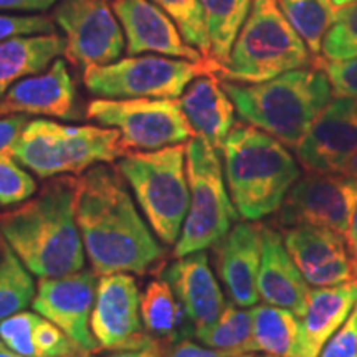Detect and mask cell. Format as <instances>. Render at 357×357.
<instances>
[{
  "label": "cell",
  "instance_id": "cell-31",
  "mask_svg": "<svg viewBox=\"0 0 357 357\" xmlns=\"http://www.w3.org/2000/svg\"><path fill=\"white\" fill-rule=\"evenodd\" d=\"M153 2L171 17L187 43L197 48L204 58L212 61L207 20L200 0H153Z\"/></svg>",
  "mask_w": 357,
  "mask_h": 357
},
{
  "label": "cell",
  "instance_id": "cell-18",
  "mask_svg": "<svg viewBox=\"0 0 357 357\" xmlns=\"http://www.w3.org/2000/svg\"><path fill=\"white\" fill-rule=\"evenodd\" d=\"M263 225L240 222L231 227L217 245V270L231 301L240 307L255 306L258 294V273L261 263Z\"/></svg>",
  "mask_w": 357,
  "mask_h": 357
},
{
  "label": "cell",
  "instance_id": "cell-3",
  "mask_svg": "<svg viewBox=\"0 0 357 357\" xmlns=\"http://www.w3.org/2000/svg\"><path fill=\"white\" fill-rule=\"evenodd\" d=\"M222 86L243 123L293 149L334 96L328 75L316 66L287 71L261 83L222 79Z\"/></svg>",
  "mask_w": 357,
  "mask_h": 357
},
{
  "label": "cell",
  "instance_id": "cell-39",
  "mask_svg": "<svg viewBox=\"0 0 357 357\" xmlns=\"http://www.w3.org/2000/svg\"><path fill=\"white\" fill-rule=\"evenodd\" d=\"M29 121V114L24 113L0 116V155H12L13 146Z\"/></svg>",
  "mask_w": 357,
  "mask_h": 357
},
{
  "label": "cell",
  "instance_id": "cell-30",
  "mask_svg": "<svg viewBox=\"0 0 357 357\" xmlns=\"http://www.w3.org/2000/svg\"><path fill=\"white\" fill-rule=\"evenodd\" d=\"M35 293L30 271L0 235V321L32 305Z\"/></svg>",
  "mask_w": 357,
  "mask_h": 357
},
{
  "label": "cell",
  "instance_id": "cell-25",
  "mask_svg": "<svg viewBox=\"0 0 357 357\" xmlns=\"http://www.w3.org/2000/svg\"><path fill=\"white\" fill-rule=\"evenodd\" d=\"M141 318L146 331L169 346L195 336L194 323L166 280L147 284L141 294Z\"/></svg>",
  "mask_w": 357,
  "mask_h": 357
},
{
  "label": "cell",
  "instance_id": "cell-9",
  "mask_svg": "<svg viewBox=\"0 0 357 357\" xmlns=\"http://www.w3.org/2000/svg\"><path fill=\"white\" fill-rule=\"evenodd\" d=\"M207 73L218 75V66L208 60L129 55L109 65L83 70V83L91 95L109 100H177L195 78Z\"/></svg>",
  "mask_w": 357,
  "mask_h": 357
},
{
  "label": "cell",
  "instance_id": "cell-11",
  "mask_svg": "<svg viewBox=\"0 0 357 357\" xmlns=\"http://www.w3.org/2000/svg\"><path fill=\"white\" fill-rule=\"evenodd\" d=\"M53 20L63 30L66 60L78 68L109 65L121 56L124 32L108 0H61Z\"/></svg>",
  "mask_w": 357,
  "mask_h": 357
},
{
  "label": "cell",
  "instance_id": "cell-37",
  "mask_svg": "<svg viewBox=\"0 0 357 357\" xmlns=\"http://www.w3.org/2000/svg\"><path fill=\"white\" fill-rule=\"evenodd\" d=\"M314 66L328 75L334 96L357 98V56L346 61L318 60Z\"/></svg>",
  "mask_w": 357,
  "mask_h": 357
},
{
  "label": "cell",
  "instance_id": "cell-36",
  "mask_svg": "<svg viewBox=\"0 0 357 357\" xmlns=\"http://www.w3.org/2000/svg\"><path fill=\"white\" fill-rule=\"evenodd\" d=\"M55 32V20L47 15H2L0 13V42Z\"/></svg>",
  "mask_w": 357,
  "mask_h": 357
},
{
  "label": "cell",
  "instance_id": "cell-40",
  "mask_svg": "<svg viewBox=\"0 0 357 357\" xmlns=\"http://www.w3.org/2000/svg\"><path fill=\"white\" fill-rule=\"evenodd\" d=\"M238 352H229V351H218L213 347H202L195 342L184 339V341L177 342V344L171 346L167 352V357H234Z\"/></svg>",
  "mask_w": 357,
  "mask_h": 357
},
{
  "label": "cell",
  "instance_id": "cell-28",
  "mask_svg": "<svg viewBox=\"0 0 357 357\" xmlns=\"http://www.w3.org/2000/svg\"><path fill=\"white\" fill-rule=\"evenodd\" d=\"M278 3L293 29L305 40L316 63L321 58L326 33L331 29L337 12L331 0H278Z\"/></svg>",
  "mask_w": 357,
  "mask_h": 357
},
{
  "label": "cell",
  "instance_id": "cell-32",
  "mask_svg": "<svg viewBox=\"0 0 357 357\" xmlns=\"http://www.w3.org/2000/svg\"><path fill=\"white\" fill-rule=\"evenodd\" d=\"M357 56V0L339 8L326 33L319 60L346 61Z\"/></svg>",
  "mask_w": 357,
  "mask_h": 357
},
{
  "label": "cell",
  "instance_id": "cell-20",
  "mask_svg": "<svg viewBox=\"0 0 357 357\" xmlns=\"http://www.w3.org/2000/svg\"><path fill=\"white\" fill-rule=\"evenodd\" d=\"M164 280L171 284L176 298L185 307L195 331L215 323L227 305L204 252L176 258V261L164 270Z\"/></svg>",
  "mask_w": 357,
  "mask_h": 357
},
{
  "label": "cell",
  "instance_id": "cell-49",
  "mask_svg": "<svg viewBox=\"0 0 357 357\" xmlns=\"http://www.w3.org/2000/svg\"><path fill=\"white\" fill-rule=\"evenodd\" d=\"M243 357H253V356H252V352H248V354H245Z\"/></svg>",
  "mask_w": 357,
  "mask_h": 357
},
{
  "label": "cell",
  "instance_id": "cell-47",
  "mask_svg": "<svg viewBox=\"0 0 357 357\" xmlns=\"http://www.w3.org/2000/svg\"><path fill=\"white\" fill-rule=\"evenodd\" d=\"M6 114H13V113L7 106V102L3 100H0V116H6Z\"/></svg>",
  "mask_w": 357,
  "mask_h": 357
},
{
  "label": "cell",
  "instance_id": "cell-19",
  "mask_svg": "<svg viewBox=\"0 0 357 357\" xmlns=\"http://www.w3.org/2000/svg\"><path fill=\"white\" fill-rule=\"evenodd\" d=\"M310 283L289 255L283 235L263 227L261 263L258 273V294L266 305L293 311L298 318L305 314L310 298Z\"/></svg>",
  "mask_w": 357,
  "mask_h": 357
},
{
  "label": "cell",
  "instance_id": "cell-13",
  "mask_svg": "<svg viewBox=\"0 0 357 357\" xmlns=\"http://www.w3.org/2000/svg\"><path fill=\"white\" fill-rule=\"evenodd\" d=\"M89 323L102 351H139L169 346L146 331L141 318L139 288L136 278L129 273L100 276Z\"/></svg>",
  "mask_w": 357,
  "mask_h": 357
},
{
  "label": "cell",
  "instance_id": "cell-38",
  "mask_svg": "<svg viewBox=\"0 0 357 357\" xmlns=\"http://www.w3.org/2000/svg\"><path fill=\"white\" fill-rule=\"evenodd\" d=\"M318 357H357V303L344 324L328 339Z\"/></svg>",
  "mask_w": 357,
  "mask_h": 357
},
{
  "label": "cell",
  "instance_id": "cell-14",
  "mask_svg": "<svg viewBox=\"0 0 357 357\" xmlns=\"http://www.w3.org/2000/svg\"><path fill=\"white\" fill-rule=\"evenodd\" d=\"M98 280L100 275L95 270H82L60 278H40L32 301L35 312L56 324L86 356L100 349L89 323Z\"/></svg>",
  "mask_w": 357,
  "mask_h": 357
},
{
  "label": "cell",
  "instance_id": "cell-1",
  "mask_svg": "<svg viewBox=\"0 0 357 357\" xmlns=\"http://www.w3.org/2000/svg\"><path fill=\"white\" fill-rule=\"evenodd\" d=\"M75 211L84 253L100 276L144 275L166 253L137 212L118 169L100 164L82 172Z\"/></svg>",
  "mask_w": 357,
  "mask_h": 357
},
{
  "label": "cell",
  "instance_id": "cell-41",
  "mask_svg": "<svg viewBox=\"0 0 357 357\" xmlns=\"http://www.w3.org/2000/svg\"><path fill=\"white\" fill-rule=\"evenodd\" d=\"M61 0H0V10L8 12H47Z\"/></svg>",
  "mask_w": 357,
  "mask_h": 357
},
{
  "label": "cell",
  "instance_id": "cell-48",
  "mask_svg": "<svg viewBox=\"0 0 357 357\" xmlns=\"http://www.w3.org/2000/svg\"><path fill=\"white\" fill-rule=\"evenodd\" d=\"M354 273H356V280H357V260H354Z\"/></svg>",
  "mask_w": 357,
  "mask_h": 357
},
{
  "label": "cell",
  "instance_id": "cell-45",
  "mask_svg": "<svg viewBox=\"0 0 357 357\" xmlns=\"http://www.w3.org/2000/svg\"><path fill=\"white\" fill-rule=\"evenodd\" d=\"M0 357H26V356L17 354V352H13L10 347H7L2 341H0Z\"/></svg>",
  "mask_w": 357,
  "mask_h": 357
},
{
  "label": "cell",
  "instance_id": "cell-23",
  "mask_svg": "<svg viewBox=\"0 0 357 357\" xmlns=\"http://www.w3.org/2000/svg\"><path fill=\"white\" fill-rule=\"evenodd\" d=\"M357 303V280L336 287L312 288L301 316V346L298 357H318L328 339L344 324Z\"/></svg>",
  "mask_w": 357,
  "mask_h": 357
},
{
  "label": "cell",
  "instance_id": "cell-6",
  "mask_svg": "<svg viewBox=\"0 0 357 357\" xmlns=\"http://www.w3.org/2000/svg\"><path fill=\"white\" fill-rule=\"evenodd\" d=\"M129 151L121 132L106 126H66L50 119L26 123L12 155L42 178L82 174L98 162H113Z\"/></svg>",
  "mask_w": 357,
  "mask_h": 357
},
{
  "label": "cell",
  "instance_id": "cell-33",
  "mask_svg": "<svg viewBox=\"0 0 357 357\" xmlns=\"http://www.w3.org/2000/svg\"><path fill=\"white\" fill-rule=\"evenodd\" d=\"M15 160L13 155H0V205L2 207L19 205L37 192V182Z\"/></svg>",
  "mask_w": 357,
  "mask_h": 357
},
{
  "label": "cell",
  "instance_id": "cell-44",
  "mask_svg": "<svg viewBox=\"0 0 357 357\" xmlns=\"http://www.w3.org/2000/svg\"><path fill=\"white\" fill-rule=\"evenodd\" d=\"M341 174H346V176L356 177L357 178V153L352 155V158L344 164V167L339 171Z\"/></svg>",
  "mask_w": 357,
  "mask_h": 357
},
{
  "label": "cell",
  "instance_id": "cell-10",
  "mask_svg": "<svg viewBox=\"0 0 357 357\" xmlns=\"http://www.w3.org/2000/svg\"><path fill=\"white\" fill-rule=\"evenodd\" d=\"M86 114L101 126L118 129L129 153L158 151L167 146L184 144L195 136L181 108L178 98H98L89 102Z\"/></svg>",
  "mask_w": 357,
  "mask_h": 357
},
{
  "label": "cell",
  "instance_id": "cell-35",
  "mask_svg": "<svg viewBox=\"0 0 357 357\" xmlns=\"http://www.w3.org/2000/svg\"><path fill=\"white\" fill-rule=\"evenodd\" d=\"M33 344L37 357H88L56 324L43 319V316L35 326Z\"/></svg>",
  "mask_w": 357,
  "mask_h": 357
},
{
  "label": "cell",
  "instance_id": "cell-17",
  "mask_svg": "<svg viewBox=\"0 0 357 357\" xmlns=\"http://www.w3.org/2000/svg\"><path fill=\"white\" fill-rule=\"evenodd\" d=\"M113 10L126 35L131 56L153 52L190 61L207 60L185 42L174 20L153 0H113Z\"/></svg>",
  "mask_w": 357,
  "mask_h": 357
},
{
  "label": "cell",
  "instance_id": "cell-46",
  "mask_svg": "<svg viewBox=\"0 0 357 357\" xmlns=\"http://www.w3.org/2000/svg\"><path fill=\"white\" fill-rule=\"evenodd\" d=\"M356 2V0H331L333 7L336 8V10H339V8H342L344 6H347V3H352Z\"/></svg>",
  "mask_w": 357,
  "mask_h": 357
},
{
  "label": "cell",
  "instance_id": "cell-27",
  "mask_svg": "<svg viewBox=\"0 0 357 357\" xmlns=\"http://www.w3.org/2000/svg\"><path fill=\"white\" fill-rule=\"evenodd\" d=\"M211 40V60L218 71L229 60L236 35L252 10L253 0H200Z\"/></svg>",
  "mask_w": 357,
  "mask_h": 357
},
{
  "label": "cell",
  "instance_id": "cell-43",
  "mask_svg": "<svg viewBox=\"0 0 357 357\" xmlns=\"http://www.w3.org/2000/svg\"><path fill=\"white\" fill-rule=\"evenodd\" d=\"M344 238H346L347 248H349L351 257L354 258V260H357V205H356L354 215H352L349 230H347V234L344 235Z\"/></svg>",
  "mask_w": 357,
  "mask_h": 357
},
{
  "label": "cell",
  "instance_id": "cell-29",
  "mask_svg": "<svg viewBox=\"0 0 357 357\" xmlns=\"http://www.w3.org/2000/svg\"><path fill=\"white\" fill-rule=\"evenodd\" d=\"M195 337L208 347L229 352H255L252 310H240L234 301L227 303L218 319L208 328L195 331Z\"/></svg>",
  "mask_w": 357,
  "mask_h": 357
},
{
  "label": "cell",
  "instance_id": "cell-8",
  "mask_svg": "<svg viewBox=\"0 0 357 357\" xmlns=\"http://www.w3.org/2000/svg\"><path fill=\"white\" fill-rule=\"evenodd\" d=\"M185 166L190 205L181 236L174 245L176 258L217 245L240 217L225 187L215 147L194 136L185 144Z\"/></svg>",
  "mask_w": 357,
  "mask_h": 357
},
{
  "label": "cell",
  "instance_id": "cell-7",
  "mask_svg": "<svg viewBox=\"0 0 357 357\" xmlns=\"http://www.w3.org/2000/svg\"><path fill=\"white\" fill-rule=\"evenodd\" d=\"M116 169L131 185L158 238L164 245H176L190 205L185 144L134 151L121 158Z\"/></svg>",
  "mask_w": 357,
  "mask_h": 357
},
{
  "label": "cell",
  "instance_id": "cell-24",
  "mask_svg": "<svg viewBox=\"0 0 357 357\" xmlns=\"http://www.w3.org/2000/svg\"><path fill=\"white\" fill-rule=\"evenodd\" d=\"M65 47V37L55 32L0 42V100L17 82L48 70Z\"/></svg>",
  "mask_w": 357,
  "mask_h": 357
},
{
  "label": "cell",
  "instance_id": "cell-34",
  "mask_svg": "<svg viewBox=\"0 0 357 357\" xmlns=\"http://www.w3.org/2000/svg\"><path fill=\"white\" fill-rule=\"evenodd\" d=\"M42 316L38 312L19 311L0 321V341L17 354L37 357L33 344L35 326Z\"/></svg>",
  "mask_w": 357,
  "mask_h": 357
},
{
  "label": "cell",
  "instance_id": "cell-12",
  "mask_svg": "<svg viewBox=\"0 0 357 357\" xmlns=\"http://www.w3.org/2000/svg\"><path fill=\"white\" fill-rule=\"evenodd\" d=\"M357 205V178L341 172L307 171L280 208L281 225H312L346 235Z\"/></svg>",
  "mask_w": 357,
  "mask_h": 357
},
{
  "label": "cell",
  "instance_id": "cell-4",
  "mask_svg": "<svg viewBox=\"0 0 357 357\" xmlns=\"http://www.w3.org/2000/svg\"><path fill=\"white\" fill-rule=\"evenodd\" d=\"M231 202L243 220L278 212L301 171L283 142L252 124L236 123L222 146Z\"/></svg>",
  "mask_w": 357,
  "mask_h": 357
},
{
  "label": "cell",
  "instance_id": "cell-22",
  "mask_svg": "<svg viewBox=\"0 0 357 357\" xmlns=\"http://www.w3.org/2000/svg\"><path fill=\"white\" fill-rule=\"evenodd\" d=\"M187 121L195 136L202 137L217 151L235 126V106L215 73L197 77L178 98Z\"/></svg>",
  "mask_w": 357,
  "mask_h": 357
},
{
  "label": "cell",
  "instance_id": "cell-16",
  "mask_svg": "<svg viewBox=\"0 0 357 357\" xmlns=\"http://www.w3.org/2000/svg\"><path fill=\"white\" fill-rule=\"evenodd\" d=\"M283 242L311 287H336L356 280L354 258L344 235L312 225L288 227Z\"/></svg>",
  "mask_w": 357,
  "mask_h": 357
},
{
  "label": "cell",
  "instance_id": "cell-5",
  "mask_svg": "<svg viewBox=\"0 0 357 357\" xmlns=\"http://www.w3.org/2000/svg\"><path fill=\"white\" fill-rule=\"evenodd\" d=\"M312 63L314 60L305 40L284 17L278 0H253L218 78L261 83Z\"/></svg>",
  "mask_w": 357,
  "mask_h": 357
},
{
  "label": "cell",
  "instance_id": "cell-21",
  "mask_svg": "<svg viewBox=\"0 0 357 357\" xmlns=\"http://www.w3.org/2000/svg\"><path fill=\"white\" fill-rule=\"evenodd\" d=\"M12 113L52 116L60 119L78 118L75 109L77 88L66 61L56 58L43 73L17 82L2 98Z\"/></svg>",
  "mask_w": 357,
  "mask_h": 357
},
{
  "label": "cell",
  "instance_id": "cell-2",
  "mask_svg": "<svg viewBox=\"0 0 357 357\" xmlns=\"http://www.w3.org/2000/svg\"><path fill=\"white\" fill-rule=\"evenodd\" d=\"M77 177H50L33 199L0 213V235L30 273L60 278L84 266L75 211Z\"/></svg>",
  "mask_w": 357,
  "mask_h": 357
},
{
  "label": "cell",
  "instance_id": "cell-50",
  "mask_svg": "<svg viewBox=\"0 0 357 357\" xmlns=\"http://www.w3.org/2000/svg\"><path fill=\"white\" fill-rule=\"evenodd\" d=\"M261 357H275V356H270V354H266V356H261Z\"/></svg>",
  "mask_w": 357,
  "mask_h": 357
},
{
  "label": "cell",
  "instance_id": "cell-26",
  "mask_svg": "<svg viewBox=\"0 0 357 357\" xmlns=\"http://www.w3.org/2000/svg\"><path fill=\"white\" fill-rule=\"evenodd\" d=\"M255 349L275 357H298L301 346V321L293 311L271 305L252 310Z\"/></svg>",
  "mask_w": 357,
  "mask_h": 357
},
{
  "label": "cell",
  "instance_id": "cell-42",
  "mask_svg": "<svg viewBox=\"0 0 357 357\" xmlns=\"http://www.w3.org/2000/svg\"><path fill=\"white\" fill-rule=\"evenodd\" d=\"M171 347L169 346H155L147 347V349L139 351H116L111 356H88V357H167V352Z\"/></svg>",
  "mask_w": 357,
  "mask_h": 357
},
{
  "label": "cell",
  "instance_id": "cell-15",
  "mask_svg": "<svg viewBox=\"0 0 357 357\" xmlns=\"http://www.w3.org/2000/svg\"><path fill=\"white\" fill-rule=\"evenodd\" d=\"M357 153V98L334 96L296 146L306 171L339 172Z\"/></svg>",
  "mask_w": 357,
  "mask_h": 357
}]
</instances>
